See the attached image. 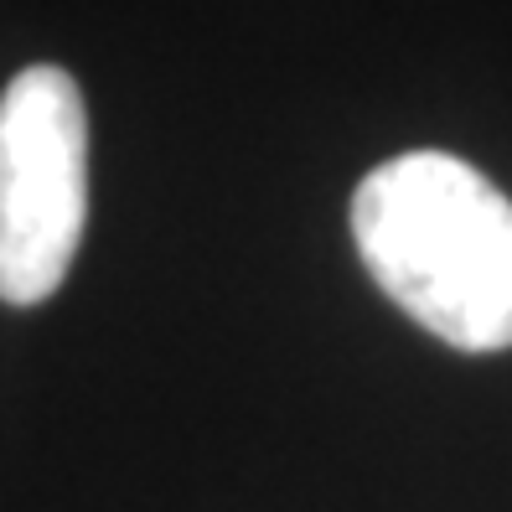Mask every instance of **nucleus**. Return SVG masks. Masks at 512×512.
<instances>
[{
    "label": "nucleus",
    "mask_w": 512,
    "mask_h": 512,
    "mask_svg": "<svg viewBox=\"0 0 512 512\" xmlns=\"http://www.w3.org/2000/svg\"><path fill=\"white\" fill-rule=\"evenodd\" d=\"M368 275L430 337L461 352L512 347V197L471 161L409 150L352 192Z\"/></svg>",
    "instance_id": "obj_1"
},
{
    "label": "nucleus",
    "mask_w": 512,
    "mask_h": 512,
    "mask_svg": "<svg viewBox=\"0 0 512 512\" xmlns=\"http://www.w3.org/2000/svg\"><path fill=\"white\" fill-rule=\"evenodd\" d=\"M88 228V109L73 73L37 63L0 94V300L42 306Z\"/></svg>",
    "instance_id": "obj_2"
}]
</instances>
